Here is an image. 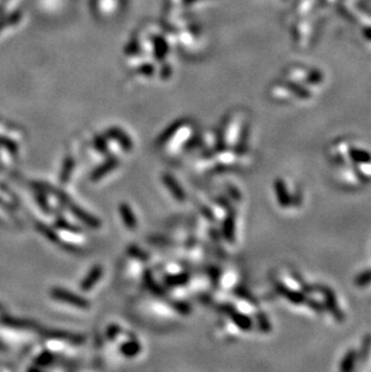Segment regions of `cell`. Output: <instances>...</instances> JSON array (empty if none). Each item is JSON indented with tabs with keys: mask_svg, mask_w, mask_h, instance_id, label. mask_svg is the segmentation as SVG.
<instances>
[{
	"mask_svg": "<svg viewBox=\"0 0 371 372\" xmlns=\"http://www.w3.org/2000/svg\"><path fill=\"white\" fill-rule=\"evenodd\" d=\"M52 298L53 299L62 301V302L69 304V305L77 307V308H82V310H87L90 307V302L87 300H85L84 298H80L75 295L74 293H70V292L65 290V289H53L52 290Z\"/></svg>",
	"mask_w": 371,
	"mask_h": 372,
	"instance_id": "6da1fadb",
	"label": "cell"
},
{
	"mask_svg": "<svg viewBox=\"0 0 371 372\" xmlns=\"http://www.w3.org/2000/svg\"><path fill=\"white\" fill-rule=\"evenodd\" d=\"M317 290L320 292V294L323 295L324 298V305L326 308L329 310L331 316L335 318L336 320H343V314L342 311L340 310L339 305L336 302V298H335L334 292L331 290L330 288H326L320 286V287H317Z\"/></svg>",
	"mask_w": 371,
	"mask_h": 372,
	"instance_id": "7a4b0ae2",
	"label": "cell"
},
{
	"mask_svg": "<svg viewBox=\"0 0 371 372\" xmlns=\"http://www.w3.org/2000/svg\"><path fill=\"white\" fill-rule=\"evenodd\" d=\"M277 292L280 293L282 296H284L288 301H290L294 305H301L306 301V296H305L304 292H299L296 289L288 287V286L283 284V283H277L276 284Z\"/></svg>",
	"mask_w": 371,
	"mask_h": 372,
	"instance_id": "3957f363",
	"label": "cell"
},
{
	"mask_svg": "<svg viewBox=\"0 0 371 372\" xmlns=\"http://www.w3.org/2000/svg\"><path fill=\"white\" fill-rule=\"evenodd\" d=\"M274 187H275L276 198H277V202L278 204H280V206H282V208H289V206L293 204V199H292V196H289V193H288L286 183L282 181L281 178H277L274 183Z\"/></svg>",
	"mask_w": 371,
	"mask_h": 372,
	"instance_id": "277c9868",
	"label": "cell"
},
{
	"mask_svg": "<svg viewBox=\"0 0 371 372\" xmlns=\"http://www.w3.org/2000/svg\"><path fill=\"white\" fill-rule=\"evenodd\" d=\"M229 316L231 318V322H234V326L243 330V332H248L252 329V320L250 317H247L243 312L235 311V310H230Z\"/></svg>",
	"mask_w": 371,
	"mask_h": 372,
	"instance_id": "5b68a950",
	"label": "cell"
},
{
	"mask_svg": "<svg viewBox=\"0 0 371 372\" xmlns=\"http://www.w3.org/2000/svg\"><path fill=\"white\" fill-rule=\"evenodd\" d=\"M103 276V268L100 265H96V268H92V271L87 277L84 280V282L81 283V289L84 292L91 290L94 286L99 282V280Z\"/></svg>",
	"mask_w": 371,
	"mask_h": 372,
	"instance_id": "8992f818",
	"label": "cell"
},
{
	"mask_svg": "<svg viewBox=\"0 0 371 372\" xmlns=\"http://www.w3.org/2000/svg\"><path fill=\"white\" fill-rule=\"evenodd\" d=\"M347 153H348V157L353 163L359 165L371 163V154L367 150L357 148V147H349Z\"/></svg>",
	"mask_w": 371,
	"mask_h": 372,
	"instance_id": "52a82bcc",
	"label": "cell"
},
{
	"mask_svg": "<svg viewBox=\"0 0 371 372\" xmlns=\"http://www.w3.org/2000/svg\"><path fill=\"white\" fill-rule=\"evenodd\" d=\"M163 183H164V184L169 188L170 193L176 198V200H179V202H185L186 200L185 193H183L182 188L180 187L179 183L175 181L174 177H171L170 175H168L167 174V175L163 176Z\"/></svg>",
	"mask_w": 371,
	"mask_h": 372,
	"instance_id": "ba28073f",
	"label": "cell"
},
{
	"mask_svg": "<svg viewBox=\"0 0 371 372\" xmlns=\"http://www.w3.org/2000/svg\"><path fill=\"white\" fill-rule=\"evenodd\" d=\"M120 212H121V217H122V220H123L124 224H126L130 230H134L135 226H138V223H136L135 216L134 214H133L130 206L127 205V204H122V205L120 206Z\"/></svg>",
	"mask_w": 371,
	"mask_h": 372,
	"instance_id": "9c48e42d",
	"label": "cell"
},
{
	"mask_svg": "<svg viewBox=\"0 0 371 372\" xmlns=\"http://www.w3.org/2000/svg\"><path fill=\"white\" fill-rule=\"evenodd\" d=\"M223 234L224 238H227L228 241L234 242V238H235V214H234V212H230V214L227 216V218H225L223 226Z\"/></svg>",
	"mask_w": 371,
	"mask_h": 372,
	"instance_id": "30bf717a",
	"label": "cell"
},
{
	"mask_svg": "<svg viewBox=\"0 0 371 372\" xmlns=\"http://www.w3.org/2000/svg\"><path fill=\"white\" fill-rule=\"evenodd\" d=\"M116 166H118L117 159H111V160L108 162V163L102 165L99 169H97L96 172H93V175H92V181H94V182L100 181V178H103V177L109 175V174L111 172Z\"/></svg>",
	"mask_w": 371,
	"mask_h": 372,
	"instance_id": "8fae6325",
	"label": "cell"
},
{
	"mask_svg": "<svg viewBox=\"0 0 371 372\" xmlns=\"http://www.w3.org/2000/svg\"><path fill=\"white\" fill-rule=\"evenodd\" d=\"M357 356H358V354L355 350H348L345 356V358H343L342 362H341L340 371L353 370V368H354V365H355V362H357Z\"/></svg>",
	"mask_w": 371,
	"mask_h": 372,
	"instance_id": "7c38bea8",
	"label": "cell"
},
{
	"mask_svg": "<svg viewBox=\"0 0 371 372\" xmlns=\"http://www.w3.org/2000/svg\"><path fill=\"white\" fill-rule=\"evenodd\" d=\"M73 212L77 216V217H79V220H81L82 222L87 223L88 226H94V228L99 226V220H98L97 218H94L93 216H91L90 214H86V212L82 211V210H80V208L73 206Z\"/></svg>",
	"mask_w": 371,
	"mask_h": 372,
	"instance_id": "4fadbf2b",
	"label": "cell"
},
{
	"mask_svg": "<svg viewBox=\"0 0 371 372\" xmlns=\"http://www.w3.org/2000/svg\"><path fill=\"white\" fill-rule=\"evenodd\" d=\"M122 353L127 356H134L140 350V344L138 341H127L121 348Z\"/></svg>",
	"mask_w": 371,
	"mask_h": 372,
	"instance_id": "5bb4252c",
	"label": "cell"
},
{
	"mask_svg": "<svg viewBox=\"0 0 371 372\" xmlns=\"http://www.w3.org/2000/svg\"><path fill=\"white\" fill-rule=\"evenodd\" d=\"M73 169H74V159L71 157H68L67 159H65L63 171H62V174H61L62 183L68 182V180H69L71 176V172H73Z\"/></svg>",
	"mask_w": 371,
	"mask_h": 372,
	"instance_id": "9a60e30c",
	"label": "cell"
},
{
	"mask_svg": "<svg viewBox=\"0 0 371 372\" xmlns=\"http://www.w3.org/2000/svg\"><path fill=\"white\" fill-rule=\"evenodd\" d=\"M371 283V270H366L364 272H361L359 276L355 278V284L357 287H365L366 284Z\"/></svg>",
	"mask_w": 371,
	"mask_h": 372,
	"instance_id": "2e32d148",
	"label": "cell"
},
{
	"mask_svg": "<svg viewBox=\"0 0 371 372\" xmlns=\"http://www.w3.org/2000/svg\"><path fill=\"white\" fill-rule=\"evenodd\" d=\"M257 318H258V326L260 328V330H263V332H270V329H271V326H270L268 318H266V316L263 314H257Z\"/></svg>",
	"mask_w": 371,
	"mask_h": 372,
	"instance_id": "e0dca14e",
	"label": "cell"
},
{
	"mask_svg": "<svg viewBox=\"0 0 371 372\" xmlns=\"http://www.w3.org/2000/svg\"><path fill=\"white\" fill-rule=\"evenodd\" d=\"M371 347V336H366L363 342V346H361V350H360V358L361 359H365V356H366V354L369 353V350Z\"/></svg>",
	"mask_w": 371,
	"mask_h": 372,
	"instance_id": "ac0fdd59",
	"label": "cell"
},
{
	"mask_svg": "<svg viewBox=\"0 0 371 372\" xmlns=\"http://www.w3.org/2000/svg\"><path fill=\"white\" fill-rule=\"evenodd\" d=\"M307 304H308V306H310L311 308H313L314 311H316V312H322L323 307L320 306V305H319V302H317V301H314V300H310V301H307Z\"/></svg>",
	"mask_w": 371,
	"mask_h": 372,
	"instance_id": "d6986e66",
	"label": "cell"
}]
</instances>
